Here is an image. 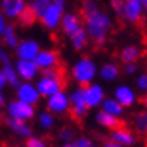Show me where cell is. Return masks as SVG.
I'll return each instance as SVG.
<instances>
[{
  "label": "cell",
  "mask_w": 147,
  "mask_h": 147,
  "mask_svg": "<svg viewBox=\"0 0 147 147\" xmlns=\"http://www.w3.org/2000/svg\"><path fill=\"white\" fill-rule=\"evenodd\" d=\"M2 72H3V75H5V80H6V83L11 84L12 87H18L20 84V75H18V72L17 69L12 66L11 63L8 65H3V68H2Z\"/></svg>",
  "instance_id": "20"
},
{
  "label": "cell",
  "mask_w": 147,
  "mask_h": 147,
  "mask_svg": "<svg viewBox=\"0 0 147 147\" xmlns=\"http://www.w3.org/2000/svg\"><path fill=\"white\" fill-rule=\"evenodd\" d=\"M15 51H17V56L20 60H35L41 50H39V44L36 41L24 39V41H20Z\"/></svg>",
  "instance_id": "9"
},
{
  "label": "cell",
  "mask_w": 147,
  "mask_h": 147,
  "mask_svg": "<svg viewBox=\"0 0 147 147\" xmlns=\"http://www.w3.org/2000/svg\"><path fill=\"white\" fill-rule=\"evenodd\" d=\"M120 57H122V60L125 63H134L135 60L140 57V50L137 48V47L134 45H129V47H125V48L122 50V54H120Z\"/></svg>",
  "instance_id": "24"
},
{
  "label": "cell",
  "mask_w": 147,
  "mask_h": 147,
  "mask_svg": "<svg viewBox=\"0 0 147 147\" xmlns=\"http://www.w3.org/2000/svg\"><path fill=\"white\" fill-rule=\"evenodd\" d=\"M123 5H125V0H111L113 9L120 18H122V12H123Z\"/></svg>",
  "instance_id": "30"
},
{
  "label": "cell",
  "mask_w": 147,
  "mask_h": 147,
  "mask_svg": "<svg viewBox=\"0 0 147 147\" xmlns=\"http://www.w3.org/2000/svg\"><path fill=\"white\" fill-rule=\"evenodd\" d=\"M39 123H41V126L44 129H50V128H53V125H54V119H53V116L50 113H42V114L39 116Z\"/></svg>",
  "instance_id": "29"
},
{
  "label": "cell",
  "mask_w": 147,
  "mask_h": 147,
  "mask_svg": "<svg viewBox=\"0 0 147 147\" xmlns=\"http://www.w3.org/2000/svg\"><path fill=\"white\" fill-rule=\"evenodd\" d=\"M26 9V0H0V12L6 18H20Z\"/></svg>",
  "instance_id": "6"
},
{
  "label": "cell",
  "mask_w": 147,
  "mask_h": 147,
  "mask_svg": "<svg viewBox=\"0 0 147 147\" xmlns=\"http://www.w3.org/2000/svg\"><path fill=\"white\" fill-rule=\"evenodd\" d=\"M134 99H135V96H134V92L126 87V86H120V87L116 90V101L120 104V105H125V107H129L134 104Z\"/></svg>",
  "instance_id": "18"
},
{
  "label": "cell",
  "mask_w": 147,
  "mask_h": 147,
  "mask_svg": "<svg viewBox=\"0 0 147 147\" xmlns=\"http://www.w3.org/2000/svg\"><path fill=\"white\" fill-rule=\"evenodd\" d=\"M27 147H47V143L41 138H35V137H30L27 140Z\"/></svg>",
  "instance_id": "31"
},
{
  "label": "cell",
  "mask_w": 147,
  "mask_h": 147,
  "mask_svg": "<svg viewBox=\"0 0 147 147\" xmlns=\"http://www.w3.org/2000/svg\"><path fill=\"white\" fill-rule=\"evenodd\" d=\"M75 147H93V143L87 138H80L75 143Z\"/></svg>",
  "instance_id": "35"
},
{
  "label": "cell",
  "mask_w": 147,
  "mask_h": 147,
  "mask_svg": "<svg viewBox=\"0 0 147 147\" xmlns=\"http://www.w3.org/2000/svg\"><path fill=\"white\" fill-rule=\"evenodd\" d=\"M15 69L18 72L20 78L26 80V81H30L38 75L39 68L36 66L35 60H18L15 65Z\"/></svg>",
  "instance_id": "10"
},
{
  "label": "cell",
  "mask_w": 147,
  "mask_h": 147,
  "mask_svg": "<svg viewBox=\"0 0 147 147\" xmlns=\"http://www.w3.org/2000/svg\"><path fill=\"white\" fill-rule=\"evenodd\" d=\"M104 147H123V146H120V144H117L114 141H108V143H105Z\"/></svg>",
  "instance_id": "38"
},
{
  "label": "cell",
  "mask_w": 147,
  "mask_h": 147,
  "mask_svg": "<svg viewBox=\"0 0 147 147\" xmlns=\"http://www.w3.org/2000/svg\"><path fill=\"white\" fill-rule=\"evenodd\" d=\"M8 125H9V128L14 131L17 135H20V137H27V138H30V135H32V128L26 123V122H23V120H17V119H8Z\"/></svg>",
  "instance_id": "16"
},
{
  "label": "cell",
  "mask_w": 147,
  "mask_h": 147,
  "mask_svg": "<svg viewBox=\"0 0 147 147\" xmlns=\"http://www.w3.org/2000/svg\"><path fill=\"white\" fill-rule=\"evenodd\" d=\"M8 27V23H6V17L3 15V12H0V38L3 36V33Z\"/></svg>",
  "instance_id": "33"
},
{
  "label": "cell",
  "mask_w": 147,
  "mask_h": 147,
  "mask_svg": "<svg viewBox=\"0 0 147 147\" xmlns=\"http://www.w3.org/2000/svg\"><path fill=\"white\" fill-rule=\"evenodd\" d=\"M62 27H63V32L66 33V35H74L78 29H81V23H80V18L78 15L75 14H66L63 15L62 18Z\"/></svg>",
  "instance_id": "14"
},
{
  "label": "cell",
  "mask_w": 147,
  "mask_h": 147,
  "mask_svg": "<svg viewBox=\"0 0 147 147\" xmlns=\"http://www.w3.org/2000/svg\"><path fill=\"white\" fill-rule=\"evenodd\" d=\"M69 108V98L63 92H59L56 95L50 96L48 99V110L54 113H63Z\"/></svg>",
  "instance_id": "13"
},
{
  "label": "cell",
  "mask_w": 147,
  "mask_h": 147,
  "mask_svg": "<svg viewBox=\"0 0 147 147\" xmlns=\"http://www.w3.org/2000/svg\"><path fill=\"white\" fill-rule=\"evenodd\" d=\"M51 3H54L57 6H62V8H65V0H51Z\"/></svg>",
  "instance_id": "39"
},
{
  "label": "cell",
  "mask_w": 147,
  "mask_h": 147,
  "mask_svg": "<svg viewBox=\"0 0 147 147\" xmlns=\"http://www.w3.org/2000/svg\"><path fill=\"white\" fill-rule=\"evenodd\" d=\"M86 21V30L90 35V38L98 44H102L107 38L110 27H111V20L110 17L101 9H95L84 15Z\"/></svg>",
  "instance_id": "1"
},
{
  "label": "cell",
  "mask_w": 147,
  "mask_h": 147,
  "mask_svg": "<svg viewBox=\"0 0 147 147\" xmlns=\"http://www.w3.org/2000/svg\"><path fill=\"white\" fill-rule=\"evenodd\" d=\"M143 104H144V105H146V107H147V96H146V98H144V99H143Z\"/></svg>",
  "instance_id": "44"
},
{
  "label": "cell",
  "mask_w": 147,
  "mask_h": 147,
  "mask_svg": "<svg viewBox=\"0 0 147 147\" xmlns=\"http://www.w3.org/2000/svg\"><path fill=\"white\" fill-rule=\"evenodd\" d=\"M140 2L143 3V6H144V11H147V0H140Z\"/></svg>",
  "instance_id": "42"
},
{
  "label": "cell",
  "mask_w": 147,
  "mask_h": 147,
  "mask_svg": "<svg viewBox=\"0 0 147 147\" xmlns=\"http://www.w3.org/2000/svg\"><path fill=\"white\" fill-rule=\"evenodd\" d=\"M84 96L89 107H96L104 99V92L99 86H90V87L84 89Z\"/></svg>",
  "instance_id": "15"
},
{
  "label": "cell",
  "mask_w": 147,
  "mask_h": 147,
  "mask_svg": "<svg viewBox=\"0 0 147 147\" xmlns=\"http://www.w3.org/2000/svg\"><path fill=\"white\" fill-rule=\"evenodd\" d=\"M51 5V0H32V3L29 5L30 11L36 15V18L41 20V17L44 15V12L47 11V8Z\"/></svg>",
  "instance_id": "22"
},
{
  "label": "cell",
  "mask_w": 147,
  "mask_h": 147,
  "mask_svg": "<svg viewBox=\"0 0 147 147\" xmlns=\"http://www.w3.org/2000/svg\"><path fill=\"white\" fill-rule=\"evenodd\" d=\"M138 86H140V89L147 90V74H144V75L138 78Z\"/></svg>",
  "instance_id": "36"
},
{
  "label": "cell",
  "mask_w": 147,
  "mask_h": 147,
  "mask_svg": "<svg viewBox=\"0 0 147 147\" xmlns=\"http://www.w3.org/2000/svg\"><path fill=\"white\" fill-rule=\"evenodd\" d=\"M0 63H3V65L11 63V59H9L8 51H5L3 48H0Z\"/></svg>",
  "instance_id": "34"
},
{
  "label": "cell",
  "mask_w": 147,
  "mask_h": 147,
  "mask_svg": "<svg viewBox=\"0 0 147 147\" xmlns=\"http://www.w3.org/2000/svg\"><path fill=\"white\" fill-rule=\"evenodd\" d=\"M104 111L113 116H119L122 113V105H120L116 99H107L104 102Z\"/></svg>",
  "instance_id": "26"
},
{
  "label": "cell",
  "mask_w": 147,
  "mask_h": 147,
  "mask_svg": "<svg viewBox=\"0 0 147 147\" xmlns=\"http://www.w3.org/2000/svg\"><path fill=\"white\" fill-rule=\"evenodd\" d=\"M135 128L141 134H147V113H140L135 117Z\"/></svg>",
  "instance_id": "27"
},
{
  "label": "cell",
  "mask_w": 147,
  "mask_h": 147,
  "mask_svg": "<svg viewBox=\"0 0 147 147\" xmlns=\"http://www.w3.org/2000/svg\"><path fill=\"white\" fill-rule=\"evenodd\" d=\"M3 41L6 44V47H9V48H17L18 44H20V39H18V35H17V30L12 24H8V27H6L5 33H3Z\"/></svg>",
  "instance_id": "21"
},
{
  "label": "cell",
  "mask_w": 147,
  "mask_h": 147,
  "mask_svg": "<svg viewBox=\"0 0 147 147\" xmlns=\"http://www.w3.org/2000/svg\"><path fill=\"white\" fill-rule=\"evenodd\" d=\"M6 84H8V83H6V80H5V75H3V72L0 71V90H3V87Z\"/></svg>",
  "instance_id": "37"
},
{
  "label": "cell",
  "mask_w": 147,
  "mask_h": 147,
  "mask_svg": "<svg viewBox=\"0 0 147 147\" xmlns=\"http://www.w3.org/2000/svg\"><path fill=\"white\" fill-rule=\"evenodd\" d=\"M144 6L140 0H125L122 18L129 23H138L143 17Z\"/></svg>",
  "instance_id": "7"
},
{
  "label": "cell",
  "mask_w": 147,
  "mask_h": 147,
  "mask_svg": "<svg viewBox=\"0 0 147 147\" xmlns=\"http://www.w3.org/2000/svg\"><path fill=\"white\" fill-rule=\"evenodd\" d=\"M8 116L11 119H17V120H30L33 116H35V107L32 104H27L24 101H12L8 104Z\"/></svg>",
  "instance_id": "2"
},
{
  "label": "cell",
  "mask_w": 147,
  "mask_h": 147,
  "mask_svg": "<svg viewBox=\"0 0 147 147\" xmlns=\"http://www.w3.org/2000/svg\"><path fill=\"white\" fill-rule=\"evenodd\" d=\"M65 86V80H59V78H48V77H42L36 84V89L39 92V95L42 96H53L56 93L62 92V87Z\"/></svg>",
  "instance_id": "5"
},
{
  "label": "cell",
  "mask_w": 147,
  "mask_h": 147,
  "mask_svg": "<svg viewBox=\"0 0 147 147\" xmlns=\"http://www.w3.org/2000/svg\"><path fill=\"white\" fill-rule=\"evenodd\" d=\"M96 120H98V123H101L104 126H107V128H111V129H122V122L116 117V116H113V114H108V113H105V111H101L99 114L96 116Z\"/></svg>",
  "instance_id": "17"
},
{
  "label": "cell",
  "mask_w": 147,
  "mask_h": 147,
  "mask_svg": "<svg viewBox=\"0 0 147 147\" xmlns=\"http://www.w3.org/2000/svg\"><path fill=\"white\" fill-rule=\"evenodd\" d=\"M111 141H114L120 146H131L134 144V135L129 132V131H126V129H116L114 132H113V135H111Z\"/></svg>",
  "instance_id": "19"
},
{
  "label": "cell",
  "mask_w": 147,
  "mask_h": 147,
  "mask_svg": "<svg viewBox=\"0 0 147 147\" xmlns=\"http://www.w3.org/2000/svg\"><path fill=\"white\" fill-rule=\"evenodd\" d=\"M95 72H96L95 63L87 57L81 59L75 66H74V77H75L77 81L83 86L89 84V81H92L93 77H95Z\"/></svg>",
  "instance_id": "3"
},
{
  "label": "cell",
  "mask_w": 147,
  "mask_h": 147,
  "mask_svg": "<svg viewBox=\"0 0 147 147\" xmlns=\"http://www.w3.org/2000/svg\"><path fill=\"white\" fill-rule=\"evenodd\" d=\"M5 105V95H3V92L0 90V107Z\"/></svg>",
  "instance_id": "41"
},
{
  "label": "cell",
  "mask_w": 147,
  "mask_h": 147,
  "mask_svg": "<svg viewBox=\"0 0 147 147\" xmlns=\"http://www.w3.org/2000/svg\"><path fill=\"white\" fill-rule=\"evenodd\" d=\"M119 75V69H117V66L116 65H113V63H107L102 66V69H101V77L104 80H114L116 77Z\"/></svg>",
  "instance_id": "25"
},
{
  "label": "cell",
  "mask_w": 147,
  "mask_h": 147,
  "mask_svg": "<svg viewBox=\"0 0 147 147\" xmlns=\"http://www.w3.org/2000/svg\"><path fill=\"white\" fill-rule=\"evenodd\" d=\"M59 138H60V140H65V141H71V140H72V131H71L69 128L60 129V132H59Z\"/></svg>",
  "instance_id": "32"
},
{
  "label": "cell",
  "mask_w": 147,
  "mask_h": 147,
  "mask_svg": "<svg viewBox=\"0 0 147 147\" xmlns=\"http://www.w3.org/2000/svg\"><path fill=\"white\" fill-rule=\"evenodd\" d=\"M35 63L39 69H50L56 68L59 65V56L56 51H39V54L35 59Z\"/></svg>",
  "instance_id": "12"
},
{
  "label": "cell",
  "mask_w": 147,
  "mask_h": 147,
  "mask_svg": "<svg viewBox=\"0 0 147 147\" xmlns=\"http://www.w3.org/2000/svg\"><path fill=\"white\" fill-rule=\"evenodd\" d=\"M126 72H128V74H134V72H135V66H134V65H128V66H126Z\"/></svg>",
  "instance_id": "40"
},
{
  "label": "cell",
  "mask_w": 147,
  "mask_h": 147,
  "mask_svg": "<svg viewBox=\"0 0 147 147\" xmlns=\"http://www.w3.org/2000/svg\"><path fill=\"white\" fill-rule=\"evenodd\" d=\"M17 96L20 101H24L27 104L35 105L39 99V92L35 86H32L30 83H23L17 87Z\"/></svg>",
  "instance_id": "11"
},
{
  "label": "cell",
  "mask_w": 147,
  "mask_h": 147,
  "mask_svg": "<svg viewBox=\"0 0 147 147\" xmlns=\"http://www.w3.org/2000/svg\"><path fill=\"white\" fill-rule=\"evenodd\" d=\"M71 41H72V45L75 50H81L83 47L87 42V30L86 29H78L74 35H71Z\"/></svg>",
  "instance_id": "23"
},
{
  "label": "cell",
  "mask_w": 147,
  "mask_h": 147,
  "mask_svg": "<svg viewBox=\"0 0 147 147\" xmlns=\"http://www.w3.org/2000/svg\"><path fill=\"white\" fill-rule=\"evenodd\" d=\"M18 20H20V23H21V26H32L33 23H35V20H36V15L33 14V12L30 11V8L27 6V9L23 12V15L20 17Z\"/></svg>",
  "instance_id": "28"
},
{
  "label": "cell",
  "mask_w": 147,
  "mask_h": 147,
  "mask_svg": "<svg viewBox=\"0 0 147 147\" xmlns=\"http://www.w3.org/2000/svg\"><path fill=\"white\" fill-rule=\"evenodd\" d=\"M63 147H75V144H65Z\"/></svg>",
  "instance_id": "43"
},
{
  "label": "cell",
  "mask_w": 147,
  "mask_h": 147,
  "mask_svg": "<svg viewBox=\"0 0 147 147\" xmlns=\"http://www.w3.org/2000/svg\"><path fill=\"white\" fill-rule=\"evenodd\" d=\"M71 114L74 119H81L86 111H87V102H86V96H84V87L78 89L77 92L72 93L71 96Z\"/></svg>",
  "instance_id": "8"
},
{
  "label": "cell",
  "mask_w": 147,
  "mask_h": 147,
  "mask_svg": "<svg viewBox=\"0 0 147 147\" xmlns=\"http://www.w3.org/2000/svg\"><path fill=\"white\" fill-rule=\"evenodd\" d=\"M63 9L62 6H57L54 3H51L47 11L44 12V15L41 17V21L48 30H54L59 27V24L62 23V18H63Z\"/></svg>",
  "instance_id": "4"
}]
</instances>
